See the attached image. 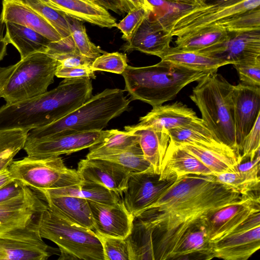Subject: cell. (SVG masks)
I'll return each mask as SVG.
<instances>
[{"instance_id": "obj_34", "label": "cell", "mask_w": 260, "mask_h": 260, "mask_svg": "<svg viewBox=\"0 0 260 260\" xmlns=\"http://www.w3.org/2000/svg\"><path fill=\"white\" fill-rule=\"evenodd\" d=\"M260 165L246 171L215 174V179L226 187L242 195L259 192Z\"/></svg>"}, {"instance_id": "obj_43", "label": "cell", "mask_w": 260, "mask_h": 260, "mask_svg": "<svg viewBox=\"0 0 260 260\" xmlns=\"http://www.w3.org/2000/svg\"><path fill=\"white\" fill-rule=\"evenodd\" d=\"M127 57L118 52L105 53L94 59L91 69L95 71H105L122 74L126 67Z\"/></svg>"}, {"instance_id": "obj_12", "label": "cell", "mask_w": 260, "mask_h": 260, "mask_svg": "<svg viewBox=\"0 0 260 260\" xmlns=\"http://www.w3.org/2000/svg\"><path fill=\"white\" fill-rule=\"evenodd\" d=\"M110 130L92 131L43 139L26 138L23 149L27 156L47 158L69 154L102 142Z\"/></svg>"}, {"instance_id": "obj_31", "label": "cell", "mask_w": 260, "mask_h": 260, "mask_svg": "<svg viewBox=\"0 0 260 260\" xmlns=\"http://www.w3.org/2000/svg\"><path fill=\"white\" fill-rule=\"evenodd\" d=\"M213 258L211 243L202 226L184 237L172 260H209Z\"/></svg>"}, {"instance_id": "obj_10", "label": "cell", "mask_w": 260, "mask_h": 260, "mask_svg": "<svg viewBox=\"0 0 260 260\" xmlns=\"http://www.w3.org/2000/svg\"><path fill=\"white\" fill-rule=\"evenodd\" d=\"M14 179L38 190L81 184L77 170L68 168L60 156L38 158L27 156L13 160L8 167Z\"/></svg>"}, {"instance_id": "obj_61", "label": "cell", "mask_w": 260, "mask_h": 260, "mask_svg": "<svg viewBox=\"0 0 260 260\" xmlns=\"http://www.w3.org/2000/svg\"><path fill=\"white\" fill-rule=\"evenodd\" d=\"M87 1H89V0H87Z\"/></svg>"}, {"instance_id": "obj_58", "label": "cell", "mask_w": 260, "mask_h": 260, "mask_svg": "<svg viewBox=\"0 0 260 260\" xmlns=\"http://www.w3.org/2000/svg\"><path fill=\"white\" fill-rule=\"evenodd\" d=\"M40 1L41 2H42L43 3L50 6V7L58 10L57 9V8L55 7V6L53 4H52L49 0H40Z\"/></svg>"}, {"instance_id": "obj_55", "label": "cell", "mask_w": 260, "mask_h": 260, "mask_svg": "<svg viewBox=\"0 0 260 260\" xmlns=\"http://www.w3.org/2000/svg\"><path fill=\"white\" fill-rule=\"evenodd\" d=\"M166 1L177 4L180 5L188 6L190 7L203 4L201 0H165Z\"/></svg>"}, {"instance_id": "obj_6", "label": "cell", "mask_w": 260, "mask_h": 260, "mask_svg": "<svg viewBox=\"0 0 260 260\" xmlns=\"http://www.w3.org/2000/svg\"><path fill=\"white\" fill-rule=\"evenodd\" d=\"M40 234L56 244L60 252L58 260H104L103 247L97 234L78 225L48 206L42 213Z\"/></svg>"}, {"instance_id": "obj_9", "label": "cell", "mask_w": 260, "mask_h": 260, "mask_svg": "<svg viewBox=\"0 0 260 260\" xmlns=\"http://www.w3.org/2000/svg\"><path fill=\"white\" fill-rule=\"evenodd\" d=\"M260 0H231L223 3L201 5L174 15L166 26L171 35L180 37L217 26L245 11L259 8Z\"/></svg>"}, {"instance_id": "obj_48", "label": "cell", "mask_w": 260, "mask_h": 260, "mask_svg": "<svg viewBox=\"0 0 260 260\" xmlns=\"http://www.w3.org/2000/svg\"><path fill=\"white\" fill-rule=\"evenodd\" d=\"M55 76L63 78H96L94 72L87 67H63L59 64L57 68Z\"/></svg>"}, {"instance_id": "obj_8", "label": "cell", "mask_w": 260, "mask_h": 260, "mask_svg": "<svg viewBox=\"0 0 260 260\" xmlns=\"http://www.w3.org/2000/svg\"><path fill=\"white\" fill-rule=\"evenodd\" d=\"M47 207L42 195L26 186L21 194L0 203V238L43 241L39 224Z\"/></svg>"}, {"instance_id": "obj_59", "label": "cell", "mask_w": 260, "mask_h": 260, "mask_svg": "<svg viewBox=\"0 0 260 260\" xmlns=\"http://www.w3.org/2000/svg\"><path fill=\"white\" fill-rule=\"evenodd\" d=\"M201 1H202V2L204 4V3H205L206 2V1L207 0H201Z\"/></svg>"}, {"instance_id": "obj_1", "label": "cell", "mask_w": 260, "mask_h": 260, "mask_svg": "<svg viewBox=\"0 0 260 260\" xmlns=\"http://www.w3.org/2000/svg\"><path fill=\"white\" fill-rule=\"evenodd\" d=\"M246 196L218 182L214 175L188 174L177 178L155 203L136 218L151 230L154 260H172L189 232L202 226L220 209Z\"/></svg>"}, {"instance_id": "obj_49", "label": "cell", "mask_w": 260, "mask_h": 260, "mask_svg": "<svg viewBox=\"0 0 260 260\" xmlns=\"http://www.w3.org/2000/svg\"><path fill=\"white\" fill-rule=\"evenodd\" d=\"M25 186L16 179L3 185L0 187V203L19 195L23 191Z\"/></svg>"}, {"instance_id": "obj_30", "label": "cell", "mask_w": 260, "mask_h": 260, "mask_svg": "<svg viewBox=\"0 0 260 260\" xmlns=\"http://www.w3.org/2000/svg\"><path fill=\"white\" fill-rule=\"evenodd\" d=\"M160 59L187 68L210 72L217 71L219 68L230 64L228 62L205 54L177 50L171 47Z\"/></svg>"}, {"instance_id": "obj_16", "label": "cell", "mask_w": 260, "mask_h": 260, "mask_svg": "<svg viewBox=\"0 0 260 260\" xmlns=\"http://www.w3.org/2000/svg\"><path fill=\"white\" fill-rule=\"evenodd\" d=\"M88 201L95 233L120 238H125L130 234L134 217L127 211L121 200L113 203Z\"/></svg>"}, {"instance_id": "obj_38", "label": "cell", "mask_w": 260, "mask_h": 260, "mask_svg": "<svg viewBox=\"0 0 260 260\" xmlns=\"http://www.w3.org/2000/svg\"><path fill=\"white\" fill-rule=\"evenodd\" d=\"M23 1L57 31L61 38V41L69 44H75L71 35L66 14L50 7L40 0Z\"/></svg>"}, {"instance_id": "obj_13", "label": "cell", "mask_w": 260, "mask_h": 260, "mask_svg": "<svg viewBox=\"0 0 260 260\" xmlns=\"http://www.w3.org/2000/svg\"><path fill=\"white\" fill-rule=\"evenodd\" d=\"M259 210V196L254 193L220 209L203 225L209 242H216L230 235L250 214Z\"/></svg>"}, {"instance_id": "obj_54", "label": "cell", "mask_w": 260, "mask_h": 260, "mask_svg": "<svg viewBox=\"0 0 260 260\" xmlns=\"http://www.w3.org/2000/svg\"><path fill=\"white\" fill-rule=\"evenodd\" d=\"M13 180L8 167L0 171V187Z\"/></svg>"}, {"instance_id": "obj_22", "label": "cell", "mask_w": 260, "mask_h": 260, "mask_svg": "<svg viewBox=\"0 0 260 260\" xmlns=\"http://www.w3.org/2000/svg\"><path fill=\"white\" fill-rule=\"evenodd\" d=\"M214 257L224 260H247L260 248V226L231 234L211 243Z\"/></svg>"}, {"instance_id": "obj_32", "label": "cell", "mask_w": 260, "mask_h": 260, "mask_svg": "<svg viewBox=\"0 0 260 260\" xmlns=\"http://www.w3.org/2000/svg\"><path fill=\"white\" fill-rule=\"evenodd\" d=\"M136 136L127 132L111 129L101 142L90 147L87 158H100L113 155L127 151L138 144Z\"/></svg>"}, {"instance_id": "obj_27", "label": "cell", "mask_w": 260, "mask_h": 260, "mask_svg": "<svg viewBox=\"0 0 260 260\" xmlns=\"http://www.w3.org/2000/svg\"><path fill=\"white\" fill-rule=\"evenodd\" d=\"M59 249L47 245L43 241L32 242L0 238V259L46 260L58 254Z\"/></svg>"}, {"instance_id": "obj_50", "label": "cell", "mask_w": 260, "mask_h": 260, "mask_svg": "<svg viewBox=\"0 0 260 260\" xmlns=\"http://www.w3.org/2000/svg\"><path fill=\"white\" fill-rule=\"evenodd\" d=\"M119 15L128 13L130 10L124 0H89Z\"/></svg>"}, {"instance_id": "obj_26", "label": "cell", "mask_w": 260, "mask_h": 260, "mask_svg": "<svg viewBox=\"0 0 260 260\" xmlns=\"http://www.w3.org/2000/svg\"><path fill=\"white\" fill-rule=\"evenodd\" d=\"M40 193L48 206L56 209L72 222L95 232L94 222L88 200L69 196Z\"/></svg>"}, {"instance_id": "obj_28", "label": "cell", "mask_w": 260, "mask_h": 260, "mask_svg": "<svg viewBox=\"0 0 260 260\" xmlns=\"http://www.w3.org/2000/svg\"><path fill=\"white\" fill-rule=\"evenodd\" d=\"M5 24V38L18 51L20 59L36 52L46 53L51 41L44 36L21 25L9 22Z\"/></svg>"}, {"instance_id": "obj_20", "label": "cell", "mask_w": 260, "mask_h": 260, "mask_svg": "<svg viewBox=\"0 0 260 260\" xmlns=\"http://www.w3.org/2000/svg\"><path fill=\"white\" fill-rule=\"evenodd\" d=\"M0 21L2 23L12 22L32 29L51 42L61 40L57 31L23 0H3Z\"/></svg>"}, {"instance_id": "obj_11", "label": "cell", "mask_w": 260, "mask_h": 260, "mask_svg": "<svg viewBox=\"0 0 260 260\" xmlns=\"http://www.w3.org/2000/svg\"><path fill=\"white\" fill-rule=\"evenodd\" d=\"M159 175L150 170L129 176L121 200L134 218L155 203L177 179L160 180Z\"/></svg>"}, {"instance_id": "obj_44", "label": "cell", "mask_w": 260, "mask_h": 260, "mask_svg": "<svg viewBox=\"0 0 260 260\" xmlns=\"http://www.w3.org/2000/svg\"><path fill=\"white\" fill-rule=\"evenodd\" d=\"M151 12V10L143 7L129 11L126 16L116 25L122 32V38L127 42L129 41L144 19Z\"/></svg>"}, {"instance_id": "obj_25", "label": "cell", "mask_w": 260, "mask_h": 260, "mask_svg": "<svg viewBox=\"0 0 260 260\" xmlns=\"http://www.w3.org/2000/svg\"><path fill=\"white\" fill-rule=\"evenodd\" d=\"M124 129L137 137L145 158L154 172L160 174L161 164L170 140L168 133L137 125L126 126Z\"/></svg>"}, {"instance_id": "obj_56", "label": "cell", "mask_w": 260, "mask_h": 260, "mask_svg": "<svg viewBox=\"0 0 260 260\" xmlns=\"http://www.w3.org/2000/svg\"><path fill=\"white\" fill-rule=\"evenodd\" d=\"M8 44V43L5 37H3L2 35H0V61L3 60L7 55V46Z\"/></svg>"}, {"instance_id": "obj_41", "label": "cell", "mask_w": 260, "mask_h": 260, "mask_svg": "<svg viewBox=\"0 0 260 260\" xmlns=\"http://www.w3.org/2000/svg\"><path fill=\"white\" fill-rule=\"evenodd\" d=\"M217 26L229 32L260 29V8L239 14Z\"/></svg>"}, {"instance_id": "obj_23", "label": "cell", "mask_w": 260, "mask_h": 260, "mask_svg": "<svg viewBox=\"0 0 260 260\" xmlns=\"http://www.w3.org/2000/svg\"><path fill=\"white\" fill-rule=\"evenodd\" d=\"M198 116L196 112L180 102L155 107L140 118L137 125L149 127L157 131H169L185 125Z\"/></svg>"}, {"instance_id": "obj_37", "label": "cell", "mask_w": 260, "mask_h": 260, "mask_svg": "<svg viewBox=\"0 0 260 260\" xmlns=\"http://www.w3.org/2000/svg\"><path fill=\"white\" fill-rule=\"evenodd\" d=\"M29 131L21 128L0 130V171L8 167L23 148Z\"/></svg>"}, {"instance_id": "obj_47", "label": "cell", "mask_w": 260, "mask_h": 260, "mask_svg": "<svg viewBox=\"0 0 260 260\" xmlns=\"http://www.w3.org/2000/svg\"><path fill=\"white\" fill-rule=\"evenodd\" d=\"M50 55L58 61L60 66L63 67H91L94 60L82 55L78 51L60 55Z\"/></svg>"}, {"instance_id": "obj_53", "label": "cell", "mask_w": 260, "mask_h": 260, "mask_svg": "<svg viewBox=\"0 0 260 260\" xmlns=\"http://www.w3.org/2000/svg\"><path fill=\"white\" fill-rule=\"evenodd\" d=\"M15 68V64L6 67H2L0 70V91L7 82Z\"/></svg>"}, {"instance_id": "obj_51", "label": "cell", "mask_w": 260, "mask_h": 260, "mask_svg": "<svg viewBox=\"0 0 260 260\" xmlns=\"http://www.w3.org/2000/svg\"><path fill=\"white\" fill-rule=\"evenodd\" d=\"M257 226H260V210L255 211L250 214L238 225L231 234L245 232Z\"/></svg>"}, {"instance_id": "obj_4", "label": "cell", "mask_w": 260, "mask_h": 260, "mask_svg": "<svg viewBox=\"0 0 260 260\" xmlns=\"http://www.w3.org/2000/svg\"><path fill=\"white\" fill-rule=\"evenodd\" d=\"M124 90L107 88L58 120L30 130L27 138L43 139L92 131H101L129 108Z\"/></svg>"}, {"instance_id": "obj_5", "label": "cell", "mask_w": 260, "mask_h": 260, "mask_svg": "<svg viewBox=\"0 0 260 260\" xmlns=\"http://www.w3.org/2000/svg\"><path fill=\"white\" fill-rule=\"evenodd\" d=\"M189 95L202 119L219 141L241 156L237 147L232 92L234 85L216 71L198 81Z\"/></svg>"}, {"instance_id": "obj_18", "label": "cell", "mask_w": 260, "mask_h": 260, "mask_svg": "<svg viewBox=\"0 0 260 260\" xmlns=\"http://www.w3.org/2000/svg\"><path fill=\"white\" fill-rule=\"evenodd\" d=\"M173 36L158 19L146 17L131 39L123 47L125 51L137 50L160 57L171 47Z\"/></svg>"}, {"instance_id": "obj_29", "label": "cell", "mask_w": 260, "mask_h": 260, "mask_svg": "<svg viewBox=\"0 0 260 260\" xmlns=\"http://www.w3.org/2000/svg\"><path fill=\"white\" fill-rule=\"evenodd\" d=\"M40 192L55 195H65L84 198L104 203H113L121 200V196L104 186L83 181L81 184L51 189H42Z\"/></svg>"}, {"instance_id": "obj_45", "label": "cell", "mask_w": 260, "mask_h": 260, "mask_svg": "<svg viewBox=\"0 0 260 260\" xmlns=\"http://www.w3.org/2000/svg\"><path fill=\"white\" fill-rule=\"evenodd\" d=\"M242 83L260 87V58L233 64Z\"/></svg>"}, {"instance_id": "obj_21", "label": "cell", "mask_w": 260, "mask_h": 260, "mask_svg": "<svg viewBox=\"0 0 260 260\" xmlns=\"http://www.w3.org/2000/svg\"><path fill=\"white\" fill-rule=\"evenodd\" d=\"M188 174L214 175L182 146L170 140L161 164L159 179L169 180Z\"/></svg>"}, {"instance_id": "obj_35", "label": "cell", "mask_w": 260, "mask_h": 260, "mask_svg": "<svg viewBox=\"0 0 260 260\" xmlns=\"http://www.w3.org/2000/svg\"><path fill=\"white\" fill-rule=\"evenodd\" d=\"M168 133L170 140L179 144L221 142L198 117L185 125L169 131Z\"/></svg>"}, {"instance_id": "obj_7", "label": "cell", "mask_w": 260, "mask_h": 260, "mask_svg": "<svg viewBox=\"0 0 260 260\" xmlns=\"http://www.w3.org/2000/svg\"><path fill=\"white\" fill-rule=\"evenodd\" d=\"M58 61L38 52L15 63V68L0 91V98L11 104L40 95L54 82Z\"/></svg>"}, {"instance_id": "obj_3", "label": "cell", "mask_w": 260, "mask_h": 260, "mask_svg": "<svg viewBox=\"0 0 260 260\" xmlns=\"http://www.w3.org/2000/svg\"><path fill=\"white\" fill-rule=\"evenodd\" d=\"M210 73L161 60L146 67L127 65L121 75L125 91L132 100L144 102L153 108L173 100L185 86Z\"/></svg>"}, {"instance_id": "obj_52", "label": "cell", "mask_w": 260, "mask_h": 260, "mask_svg": "<svg viewBox=\"0 0 260 260\" xmlns=\"http://www.w3.org/2000/svg\"><path fill=\"white\" fill-rule=\"evenodd\" d=\"M129 9L132 10L133 9L139 7H145L152 12L154 11V6H153L148 0H124Z\"/></svg>"}, {"instance_id": "obj_36", "label": "cell", "mask_w": 260, "mask_h": 260, "mask_svg": "<svg viewBox=\"0 0 260 260\" xmlns=\"http://www.w3.org/2000/svg\"><path fill=\"white\" fill-rule=\"evenodd\" d=\"M125 238L129 246L131 260H154L151 231L137 218H134L131 232Z\"/></svg>"}, {"instance_id": "obj_33", "label": "cell", "mask_w": 260, "mask_h": 260, "mask_svg": "<svg viewBox=\"0 0 260 260\" xmlns=\"http://www.w3.org/2000/svg\"><path fill=\"white\" fill-rule=\"evenodd\" d=\"M230 34L224 29L214 26L187 36L177 37L176 49L198 52L226 41Z\"/></svg>"}, {"instance_id": "obj_39", "label": "cell", "mask_w": 260, "mask_h": 260, "mask_svg": "<svg viewBox=\"0 0 260 260\" xmlns=\"http://www.w3.org/2000/svg\"><path fill=\"white\" fill-rule=\"evenodd\" d=\"M95 158L105 159L114 162L130 174L150 170L154 171L151 165L145 158L139 144L121 153Z\"/></svg>"}, {"instance_id": "obj_24", "label": "cell", "mask_w": 260, "mask_h": 260, "mask_svg": "<svg viewBox=\"0 0 260 260\" xmlns=\"http://www.w3.org/2000/svg\"><path fill=\"white\" fill-rule=\"evenodd\" d=\"M67 15L101 27H116V18L102 6L87 0H49Z\"/></svg>"}, {"instance_id": "obj_57", "label": "cell", "mask_w": 260, "mask_h": 260, "mask_svg": "<svg viewBox=\"0 0 260 260\" xmlns=\"http://www.w3.org/2000/svg\"><path fill=\"white\" fill-rule=\"evenodd\" d=\"M231 0H207L205 3L208 4H214L223 3Z\"/></svg>"}, {"instance_id": "obj_42", "label": "cell", "mask_w": 260, "mask_h": 260, "mask_svg": "<svg viewBox=\"0 0 260 260\" xmlns=\"http://www.w3.org/2000/svg\"><path fill=\"white\" fill-rule=\"evenodd\" d=\"M96 234L102 243L104 260H131L129 246L126 238Z\"/></svg>"}, {"instance_id": "obj_60", "label": "cell", "mask_w": 260, "mask_h": 260, "mask_svg": "<svg viewBox=\"0 0 260 260\" xmlns=\"http://www.w3.org/2000/svg\"><path fill=\"white\" fill-rule=\"evenodd\" d=\"M1 68H2V67H0V70H1Z\"/></svg>"}, {"instance_id": "obj_15", "label": "cell", "mask_w": 260, "mask_h": 260, "mask_svg": "<svg viewBox=\"0 0 260 260\" xmlns=\"http://www.w3.org/2000/svg\"><path fill=\"white\" fill-rule=\"evenodd\" d=\"M229 34L225 42L198 52L232 64L260 58V29Z\"/></svg>"}, {"instance_id": "obj_2", "label": "cell", "mask_w": 260, "mask_h": 260, "mask_svg": "<svg viewBox=\"0 0 260 260\" xmlns=\"http://www.w3.org/2000/svg\"><path fill=\"white\" fill-rule=\"evenodd\" d=\"M90 78H64L55 88L37 96L0 107V130L29 131L65 116L92 96Z\"/></svg>"}, {"instance_id": "obj_40", "label": "cell", "mask_w": 260, "mask_h": 260, "mask_svg": "<svg viewBox=\"0 0 260 260\" xmlns=\"http://www.w3.org/2000/svg\"><path fill=\"white\" fill-rule=\"evenodd\" d=\"M66 17L69 23L71 37L80 54L94 59L106 53L89 40L85 26L82 21L67 15Z\"/></svg>"}, {"instance_id": "obj_46", "label": "cell", "mask_w": 260, "mask_h": 260, "mask_svg": "<svg viewBox=\"0 0 260 260\" xmlns=\"http://www.w3.org/2000/svg\"><path fill=\"white\" fill-rule=\"evenodd\" d=\"M260 148V115L253 126L243 140L241 158L242 162L249 158L253 159L259 154Z\"/></svg>"}, {"instance_id": "obj_19", "label": "cell", "mask_w": 260, "mask_h": 260, "mask_svg": "<svg viewBox=\"0 0 260 260\" xmlns=\"http://www.w3.org/2000/svg\"><path fill=\"white\" fill-rule=\"evenodd\" d=\"M180 145L196 157L214 175L235 172L237 166L242 162L241 156L221 142Z\"/></svg>"}, {"instance_id": "obj_17", "label": "cell", "mask_w": 260, "mask_h": 260, "mask_svg": "<svg viewBox=\"0 0 260 260\" xmlns=\"http://www.w3.org/2000/svg\"><path fill=\"white\" fill-rule=\"evenodd\" d=\"M77 171L83 181L102 185L120 196L131 174L118 165L100 158L81 159Z\"/></svg>"}, {"instance_id": "obj_14", "label": "cell", "mask_w": 260, "mask_h": 260, "mask_svg": "<svg viewBox=\"0 0 260 260\" xmlns=\"http://www.w3.org/2000/svg\"><path fill=\"white\" fill-rule=\"evenodd\" d=\"M232 99L236 143L241 155L243 140L260 115V87L234 85Z\"/></svg>"}]
</instances>
